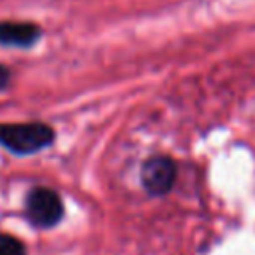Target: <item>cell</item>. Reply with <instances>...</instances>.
I'll list each match as a JSON object with an SVG mask.
<instances>
[{"mask_svg":"<svg viewBox=\"0 0 255 255\" xmlns=\"http://www.w3.org/2000/svg\"><path fill=\"white\" fill-rule=\"evenodd\" d=\"M52 141L54 129L46 124H0V143L14 153H36Z\"/></svg>","mask_w":255,"mask_h":255,"instance_id":"cell-1","label":"cell"},{"mask_svg":"<svg viewBox=\"0 0 255 255\" xmlns=\"http://www.w3.org/2000/svg\"><path fill=\"white\" fill-rule=\"evenodd\" d=\"M64 213L62 199L48 187H34L26 197V217L32 225L48 229L54 227Z\"/></svg>","mask_w":255,"mask_h":255,"instance_id":"cell-2","label":"cell"},{"mask_svg":"<svg viewBox=\"0 0 255 255\" xmlns=\"http://www.w3.org/2000/svg\"><path fill=\"white\" fill-rule=\"evenodd\" d=\"M177 175V167L171 157L167 155H153L149 157L139 171L141 185L145 187L147 193L151 195H163L173 187Z\"/></svg>","mask_w":255,"mask_h":255,"instance_id":"cell-3","label":"cell"},{"mask_svg":"<svg viewBox=\"0 0 255 255\" xmlns=\"http://www.w3.org/2000/svg\"><path fill=\"white\" fill-rule=\"evenodd\" d=\"M40 38V28L30 22H0V44L28 48Z\"/></svg>","mask_w":255,"mask_h":255,"instance_id":"cell-4","label":"cell"},{"mask_svg":"<svg viewBox=\"0 0 255 255\" xmlns=\"http://www.w3.org/2000/svg\"><path fill=\"white\" fill-rule=\"evenodd\" d=\"M0 255H26V249L16 237L0 233Z\"/></svg>","mask_w":255,"mask_h":255,"instance_id":"cell-5","label":"cell"},{"mask_svg":"<svg viewBox=\"0 0 255 255\" xmlns=\"http://www.w3.org/2000/svg\"><path fill=\"white\" fill-rule=\"evenodd\" d=\"M8 82H10V70L0 66V88H6Z\"/></svg>","mask_w":255,"mask_h":255,"instance_id":"cell-6","label":"cell"}]
</instances>
